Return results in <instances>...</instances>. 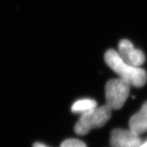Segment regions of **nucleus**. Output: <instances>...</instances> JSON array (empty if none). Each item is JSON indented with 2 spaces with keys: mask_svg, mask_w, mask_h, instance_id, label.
I'll return each instance as SVG.
<instances>
[{
  "mask_svg": "<svg viewBox=\"0 0 147 147\" xmlns=\"http://www.w3.org/2000/svg\"><path fill=\"white\" fill-rule=\"evenodd\" d=\"M97 107V103L95 100L89 98L81 99L76 101L72 105L71 110L76 113L83 114L84 113L88 112Z\"/></svg>",
  "mask_w": 147,
  "mask_h": 147,
  "instance_id": "nucleus-7",
  "label": "nucleus"
},
{
  "mask_svg": "<svg viewBox=\"0 0 147 147\" xmlns=\"http://www.w3.org/2000/svg\"><path fill=\"white\" fill-rule=\"evenodd\" d=\"M141 143L140 135L130 129H114L110 134L112 147H139Z\"/></svg>",
  "mask_w": 147,
  "mask_h": 147,
  "instance_id": "nucleus-5",
  "label": "nucleus"
},
{
  "mask_svg": "<svg viewBox=\"0 0 147 147\" xmlns=\"http://www.w3.org/2000/svg\"><path fill=\"white\" fill-rule=\"evenodd\" d=\"M111 109L105 105L96 107L83 114L74 126V131L78 135L87 134L94 128H101L110 120Z\"/></svg>",
  "mask_w": 147,
  "mask_h": 147,
  "instance_id": "nucleus-2",
  "label": "nucleus"
},
{
  "mask_svg": "<svg viewBox=\"0 0 147 147\" xmlns=\"http://www.w3.org/2000/svg\"><path fill=\"white\" fill-rule=\"evenodd\" d=\"M139 147H147V140L144 143H141V144L139 146Z\"/></svg>",
  "mask_w": 147,
  "mask_h": 147,
  "instance_id": "nucleus-10",
  "label": "nucleus"
},
{
  "mask_svg": "<svg viewBox=\"0 0 147 147\" xmlns=\"http://www.w3.org/2000/svg\"><path fill=\"white\" fill-rule=\"evenodd\" d=\"M129 129L138 135L147 131V101L129 120Z\"/></svg>",
  "mask_w": 147,
  "mask_h": 147,
  "instance_id": "nucleus-6",
  "label": "nucleus"
},
{
  "mask_svg": "<svg viewBox=\"0 0 147 147\" xmlns=\"http://www.w3.org/2000/svg\"><path fill=\"white\" fill-rule=\"evenodd\" d=\"M33 147H49V146H46L45 144H43V143H34Z\"/></svg>",
  "mask_w": 147,
  "mask_h": 147,
  "instance_id": "nucleus-9",
  "label": "nucleus"
},
{
  "mask_svg": "<svg viewBox=\"0 0 147 147\" xmlns=\"http://www.w3.org/2000/svg\"><path fill=\"white\" fill-rule=\"evenodd\" d=\"M60 147H87L85 143L78 139H68L62 142Z\"/></svg>",
  "mask_w": 147,
  "mask_h": 147,
  "instance_id": "nucleus-8",
  "label": "nucleus"
},
{
  "mask_svg": "<svg viewBox=\"0 0 147 147\" xmlns=\"http://www.w3.org/2000/svg\"><path fill=\"white\" fill-rule=\"evenodd\" d=\"M118 53L125 62L135 67L141 66L146 61L143 51L136 49L133 44L127 39L120 41Z\"/></svg>",
  "mask_w": 147,
  "mask_h": 147,
  "instance_id": "nucleus-4",
  "label": "nucleus"
},
{
  "mask_svg": "<svg viewBox=\"0 0 147 147\" xmlns=\"http://www.w3.org/2000/svg\"><path fill=\"white\" fill-rule=\"evenodd\" d=\"M131 85L118 78L109 80L105 86L106 105L111 110H119L124 105L130 92Z\"/></svg>",
  "mask_w": 147,
  "mask_h": 147,
  "instance_id": "nucleus-3",
  "label": "nucleus"
},
{
  "mask_svg": "<svg viewBox=\"0 0 147 147\" xmlns=\"http://www.w3.org/2000/svg\"><path fill=\"white\" fill-rule=\"evenodd\" d=\"M105 60L107 65L119 76V78L128 82L131 86L140 88L146 83L147 74L145 70L125 62L114 50H108L105 53Z\"/></svg>",
  "mask_w": 147,
  "mask_h": 147,
  "instance_id": "nucleus-1",
  "label": "nucleus"
}]
</instances>
